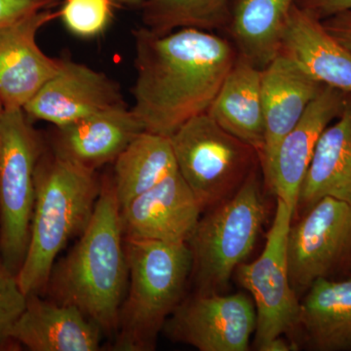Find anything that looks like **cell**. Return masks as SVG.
Segmentation results:
<instances>
[{
  "label": "cell",
  "instance_id": "6da1fadb",
  "mask_svg": "<svg viewBox=\"0 0 351 351\" xmlns=\"http://www.w3.org/2000/svg\"><path fill=\"white\" fill-rule=\"evenodd\" d=\"M136 82L131 108L145 131L171 137L206 113L237 60L232 41L193 27L133 31Z\"/></svg>",
  "mask_w": 351,
  "mask_h": 351
},
{
  "label": "cell",
  "instance_id": "7a4b0ae2",
  "mask_svg": "<svg viewBox=\"0 0 351 351\" xmlns=\"http://www.w3.org/2000/svg\"><path fill=\"white\" fill-rule=\"evenodd\" d=\"M71 252L53 267L46 291L52 300L80 308L114 337L128 285V263L121 211L110 178L84 232Z\"/></svg>",
  "mask_w": 351,
  "mask_h": 351
},
{
  "label": "cell",
  "instance_id": "3957f363",
  "mask_svg": "<svg viewBox=\"0 0 351 351\" xmlns=\"http://www.w3.org/2000/svg\"><path fill=\"white\" fill-rule=\"evenodd\" d=\"M101 189L96 171L44 151L36 167L29 245L17 274L25 295L45 292L58 256L84 232Z\"/></svg>",
  "mask_w": 351,
  "mask_h": 351
},
{
  "label": "cell",
  "instance_id": "277c9868",
  "mask_svg": "<svg viewBox=\"0 0 351 351\" xmlns=\"http://www.w3.org/2000/svg\"><path fill=\"white\" fill-rule=\"evenodd\" d=\"M125 251L128 285L112 348L152 351L166 321L184 299L193 256L188 243L126 237Z\"/></svg>",
  "mask_w": 351,
  "mask_h": 351
},
{
  "label": "cell",
  "instance_id": "5b68a950",
  "mask_svg": "<svg viewBox=\"0 0 351 351\" xmlns=\"http://www.w3.org/2000/svg\"><path fill=\"white\" fill-rule=\"evenodd\" d=\"M267 215L258 169L234 195L199 219L186 242L196 292H225L233 272L253 251Z\"/></svg>",
  "mask_w": 351,
  "mask_h": 351
},
{
  "label": "cell",
  "instance_id": "8992f818",
  "mask_svg": "<svg viewBox=\"0 0 351 351\" xmlns=\"http://www.w3.org/2000/svg\"><path fill=\"white\" fill-rule=\"evenodd\" d=\"M169 138L178 171L202 211L232 197L254 171L261 169L257 151L207 113L189 120Z\"/></svg>",
  "mask_w": 351,
  "mask_h": 351
},
{
  "label": "cell",
  "instance_id": "52a82bcc",
  "mask_svg": "<svg viewBox=\"0 0 351 351\" xmlns=\"http://www.w3.org/2000/svg\"><path fill=\"white\" fill-rule=\"evenodd\" d=\"M45 144L23 108L0 117V255L17 274L29 245L36 172Z\"/></svg>",
  "mask_w": 351,
  "mask_h": 351
},
{
  "label": "cell",
  "instance_id": "ba28073f",
  "mask_svg": "<svg viewBox=\"0 0 351 351\" xmlns=\"http://www.w3.org/2000/svg\"><path fill=\"white\" fill-rule=\"evenodd\" d=\"M294 211L277 198L274 221L260 257L240 263L235 269L240 285L252 295L256 307L254 348L278 336H293L300 313V299L291 285L287 262V239Z\"/></svg>",
  "mask_w": 351,
  "mask_h": 351
},
{
  "label": "cell",
  "instance_id": "9c48e42d",
  "mask_svg": "<svg viewBox=\"0 0 351 351\" xmlns=\"http://www.w3.org/2000/svg\"><path fill=\"white\" fill-rule=\"evenodd\" d=\"M287 262L291 285L300 300L318 279L350 276V205L324 197L292 221Z\"/></svg>",
  "mask_w": 351,
  "mask_h": 351
},
{
  "label": "cell",
  "instance_id": "30bf717a",
  "mask_svg": "<svg viewBox=\"0 0 351 351\" xmlns=\"http://www.w3.org/2000/svg\"><path fill=\"white\" fill-rule=\"evenodd\" d=\"M256 322L255 304L244 293L195 292L182 300L162 332L200 351H247Z\"/></svg>",
  "mask_w": 351,
  "mask_h": 351
},
{
  "label": "cell",
  "instance_id": "8fae6325",
  "mask_svg": "<svg viewBox=\"0 0 351 351\" xmlns=\"http://www.w3.org/2000/svg\"><path fill=\"white\" fill-rule=\"evenodd\" d=\"M126 105L119 83L73 60H61L54 75L25 104L31 120L62 127L108 108Z\"/></svg>",
  "mask_w": 351,
  "mask_h": 351
},
{
  "label": "cell",
  "instance_id": "7c38bea8",
  "mask_svg": "<svg viewBox=\"0 0 351 351\" xmlns=\"http://www.w3.org/2000/svg\"><path fill=\"white\" fill-rule=\"evenodd\" d=\"M59 17L51 9L39 11L0 27V99L5 110L24 108L56 73L61 59L47 56L36 36Z\"/></svg>",
  "mask_w": 351,
  "mask_h": 351
},
{
  "label": "cell",
  "instance_id": "4fadbf2b",
  "mask_svg": "<svg viewBox=\"0 0 351 351\" xmlns=\"http://www.w3.org/2000/svg\"><path fill=\"white\" fill-rule=\"evenodd\" d=\"M179 171L136 196L121 209L126 237L186 243L202 213Z\"/></svg>",
  "mask_w": 351,
  "mask_h": 351
},
{
  "label": "cell",
  "instance_id": "5bb4252c",
  "mask_svg": "<svg viewBox=\"0 0 351 351\" xmlns=\"http://www.w3.org/2000/svg\"><path fill=\"white\" fill-rule=\"evenodd\" d=\"M324 86L283 53L279 52L262 69L265 141L261 169L265 181L269 178L281 141L294 128Z\"/></svg>",
  "mask_w": 351,
  "mask_h": 351
},
{
  "label": "cell",
  "instance_id": "9a60e30c",
  "mask_svg": "<svg viewBox=\"0 0 351 351\" xmlns=\"http://www.w3.org/2000/svg\"><path fill=\"white\" fill-rule=\"evenodd\" d=\"M346 97L341 90L324 86L277 149L265 184L294 213L316 144L323 131L341 115Z\"/></svg>",
  "mask_w": 351,
  "mask_h": 351
},
{
  "label": "cell",
  "instance_id": "2e32d148",
  "mask_svg": "<svg viewBox=\"0 0 351 351\" xmlns=\"http://www.w3.org/2000/svg\"><path fill=\"white\" fill-rule=\"evenodd\" d=\"M101 335V328L77 307L31 295L11 339L31 351H97Z\"/></svg>",
  "mask_w": 351,
  "mask_h": 351
},
{
  "label": "cell",
  "instance_id": "e0dca14e",
  "mask_svg": "<svg viewBox=\"0 0 351 351\" xmlns=\"http://www.w3.org/2000/svg\"><path fill=\"white\" fill-rule=\"evenodd\" d=\"M144 126L131 108L117 106L69 125L57 127L53 152L64 160L97 171L112 163Z\"/></svg>",
  "mask_w": 351,
  "mask_h": 351
},
{
  "label": "cell",
  "instance_id": "ac0fdd59",
  "mask_svg": "<svg viewBox=\"0 0 351 351\" xmlns=\"http://www.w3.org/2000/svg\"><path fill=\"white\" fill-rule=\"evenodd\" d=\"M290 339L298 350L351 351V276L318 279L308 288Z\"/></svg>",
  "mask_w": 351,
  "mask_h": 351
},
{
  "label": "cell",
  "instance_id": "d6986e66",
  "mask_svg": "<svg viewBox=\"0 0 351 351\" xmlns=\"http://www.w3.org/2000/svg\"><path fill=\"white\" fill-rule=\"evenodd\" d=\"M280 53L325 86L351 96V52L295 4L284 27Z\"/></svg>",
  "mask_w": 351,
  "mask_h": 351
},
{
  "label": "cell",
  "instance_id": "ffe728a7",
  "mask_svg": "<svg viewBox=\"0 0 351 351\" xmlns=\"http://www.w3.org/2000/svg\"><path fill=\"white\" fill-rule=\"evenodd\" d=\"M324 197L351 206V96L336 123L321 134L302 182L294 217H301Z\"/></svg>",
  "mask_w": 351,
  "mask_h": 351
},
{
  "label": "cell",
  "instance_id": "44dd1931",
  "mask_svg": "<svg viewBox=\"0 0 351 351\" xmlns=\"http://www.w3.org/2000/svg\"><path fill=\"white\" fill-rule=\"evenodd\" d=\"M206 113L221 128L254 147L261 161L265 141L262 69L237 55Z\"/></svg>",
  "mask_w": 351,
  "mask_h": 351
},
{
  "label": "cell",
  "instance_id": "7402d4cb",
  "mask_svg": "<svg viewBox=\"0 0 351 351\" xmlns=\"http://www.w3.org/2000/svg\"><path fill=\"white\" fill-rule=\"evenodd\" d=\"M297 0H235L228 29L239 54L263 69L279 54Z\"/></svg>",
  "mask_w": 351,
  "mask_h": 351
},
{
  "label": "cell",
  "instance_id": "603a6c76",
  "mask_svg": "<svg viewBox=\"0 0 351 351\" xmlns=\"http://www.w3.org/2000/svg\"><path fill=\"white\" fill-rule=\"evenodd\" d=\"M110 178L120 207L178 171L169 137L144 131L113 161Z\"/></svg>",
  "mask_w": 351,
  "mask_h": 351
},
{
  "label": "cell",
  "instance_id": "cb8c5ba5",
  "mask_svg": "<svg viewBox=\"0 0 351 351\" xmlns=\"http://www.w3.org/2000/svg\"><path fill=\"white\" fill-rule=\"evenodd\" d=\"M234 0H145L144 27L158 34L182 27L214 32L226 29Z\"/></svg>",
  "mask_w": 351,
  "mask_h": 351
},
{
  "label": "cell",
  "instance_id": "d4e9b609",
  "mask_svg": "<svg viewBox=\"0 0 351 351\" xmlns=\"http://www.w3.org/2000/svg\"><path fill=\"white\" fill-rule=\"evenodd\" d=\"M112 0H64L59 16L69 32L82 38L100 36L112 18Z\"/></svg>",
  "mask_w": 351,
  "mask_h": 351
},
{
  "label": "cell",
  "instance_id": "484cf974",
  "mask_svg": "<svg viewBox=\"0 0 351 351\" xmlns=\"http://www.w3.org/2000/svg\"><path fill=\"white\" fill-rule=\"evenodd\" d=\"M27 297L17 274L6 267L0 255V350L19 346L11 339V332L24 313Z\"/></svg>",
  "mask_w": 351,
  "mask_h": 351
},
{
  "label": "cell",
  "instance_id": "4316f807",
  "mask_svg": "<svg viewBox=\"0 0 351 351\" xmlns=\"http://www.w3.org/2000/svg\"><path fill=\"white\" fill-rule=\"evenodd\" d=\"M59 0H0V27L39 11L53 8Z\"/></svg>",
  "mask_w": 351,
  "mask_h": 351
},
{
  "label": "cell",
  "instance_id": "83f0119b",
  "mask_svg": "<svg viewBox=\"0 0 351 351\" xmlns=\"http://www.w3.org/2000/svg\"><path fill=\"white\" fill-rule=\"evenodd\" d=\"M295 4L319 21L351 10V0H297Z\"/></svg>",
  "mask_w": 351,
  "mask_h": 351
},
{
  "label": "cell",
  "instance_id": "f1b7e54d",
  "mask_svg": "<svg viewBox=\"0 0 351 351\" xmlns=\"http://www.w3.org/2000/svg\"><path fill=\"white\" fill-rule=\"evenodd\" d=\"M321 22L326 31L351 52V10L336 14Z\"/></svg>",
  "mask_w": 351,
  "mask_h": 351
},
{
  "label": "cell",
  "instance_id": "f546056e",
  "mask_svg": "<svg viewBox=\"0 0 351 351\" xmlns=\"http://www.w3.org/2000/svg\"><path fill=\"white\" fill-rule=\"evenodd\" d=\"M298 350L297 346L291 339H285L282 336L270 339L265 345L263 346L260 351H293Z\"/></svg>",
  "mask_w": 351,
  "mask_h": 351
},
{
  "label": "cell",
  "instance_id": "4dcf8cb0",
  "mask_svg": "<svg viewBox=\"0 0 351 351\" xmlns=\"http://www.w3.org/2000/svg\"><path fill=\"white\" fill-rule=\"evenodd\" d=\"M113 3L129 7V8L140 9L144 5L145 0H112Z\"/></svg>",
  "mask_w": 351,
  "mask_h": 351
},
{
  "label": "cell",
  "instance_id": "1f68e13d",
  "mask_svg": "<svg viewBox=\"0 0 351 351\" xmlns=\"http://www.w3.org/2000/svg\"><path fill=\"white\" fill-rule=\"evenodd\" d=\"M4 110H5V108H4L3 103H2L1 99H0V117L3 114Z\"/></svg>",
  "mask_w": 351,
  "mask_h": 351
}]
</instances>
